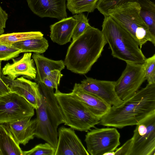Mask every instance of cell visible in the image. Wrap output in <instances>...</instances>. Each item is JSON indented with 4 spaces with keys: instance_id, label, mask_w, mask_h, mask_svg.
Here are the masks:
<instances>
[{
    "instance_id": "1",
    "label": "cell",
    "mask_w": 155,
    "mask_h": 155,
    "mask_svg": "<svg viewBox=\"0 0 155 155\" xmlns=\"http://www.w3.org/2000/svg\"><path fill=\"white\" fill-rule=\"evenodd\" d=\"M155 113V84H147L117 106H111L102 117L99 124L122 128L136 125Z\"/></svg>"
},
{
    "instance_id": "2",
    "label": "cell",
    "mask_w": 155,
    "mask_h": 155,
    "mask_svg": "<svg viewBox=\"0 0 155 155\" xmlns=\"http://www.w3.org/2000/svg\"><path fill=\"white\" fill-rule=\"evenodd\" d=\"M107 43L101 31L90 26L69 46L64 61L65 66L73 73L87 74Z\"/></svg>"
},
{
    "instance_id": "3",
    "label": "cell",
    "mask_w": 155,
    "mask_h": 155,
    "mask_svg": "<svg viewBox=\"0 0 155 155\" xmlns=\"http://www.w3.org/2000/svg\"><path fill=\"white\" fill-rule=\"evenodd\" d=\"M41 94V103L36 110L35 136L50 143L55 149L58 140V126L64 124L63 115L53 89L42 83H38Z\"/></svg>"
},
{
    "instance_id": "4",
    "label": "cell",
    "mask_w": 155,
    "mask_h": 155,
    "mask_svg": "<svg viewBox=\"0 0 155 155\" xmlns=\"http://www.w3.org/2000/svg\"><path fill=\"white\" fill-rule=\"evenodd\" d=\"M101 31L115 58L126 62L142 64L146 58L133 37L110 16L104 17Z\"/></svg>"
},
{
    "instance_id": "5",
    "label": "cell",
    "mask_w": 155,
    "mask_h": 155,
    "mask_svg": "<svg viewBox=\"0 0 155 155\" xmlns=\"http://www.w3.org/2000/svg\"><path fill=\"white\" fill-rule=\"evenodd\" d=\"M140 7L136 1L123 4L109 11L110 16L125 29L134 39L141 48L147 41L155 45V36L140 15Z\"/></svg>"
},
{
    "instance_id": "6",
    "label": "cell",
    "mask_w": 155,
    "mask_h": 155,
    "mask_svg": "<svg viewBox=\"0 0 155 155\" xmlns=\"http://www.w3.org/2000/svg\"><path fill=\"white\" fill-rule=\"evenodd\" d=\"M54 94L62 113L65 125L74 130L86 132L99 124L101 119L71 93H62L58 89Z\"/></svg>"
},
{
    "instance_id": "7",
    "label": "cell",
    "mask_w": 155,
    "mask_h": 155,
    "mask_svg": "<svg viewBox=\"0 0 155 155\" xmlns=\"http://www.w3.org/2000/svg\"><path fill=\"white\" fill-rule=\"evenodd\" d=\"M34 108L24 98L12 92L0 96V124L32 117Z\"/></svg>"
},
{
    "instance_id": "8",
    "label": "cell",
    "mask_w": 155,
    "mask_h": 155,
    "mask_svg": "<svg viewBox=\"0 0 155 155\" xmlns=\"http://www.w3.org/2000/svg\"><path fill=\"white\" fill-rule=\"evenodd\" d=\"M120 135L114 128H96L88 132L84 141L91 155H105L115 151L120 145Z\"/></svg>"
},
{
    "instance_id": "9",
    "label": "cell",
    "mask_w": 155,
    "mask_h": 155,
    "mask_svg": "<svg viewBox=\"0 0 155 155\" xmlns=\"http://www.w3.org/2000/svg\"><path fill=\"white\" fill-rule=\"evenodd\" d=\"M136 125L130 155H155V113Z\"/></svg>"
},
{
    "instance_id": "10",
    "label": "cell",
    "mask_w": 155,
    "mask_h": 155,
    "mask_svg": "<svg viewBox=\"0 0 155 155\" xmlns=\"http://www.w3.org/2000/svg\"><path fill=\"white\" fill-rule=\"evenodd\" d=\"M126 64L121 75L115 81L116 92L122 101L132 96L146 80L143 63L126 62Z\"/></svg>"
},
{
    "instance_id": "11",
    "label": "cell",
    "mask_w": 155,
    "mask_h": 155,
    "mask_svg": "<svg viewBox=\"0 0 155 155\" xmlns=\"http://www.w3.org/2000/svg\"><path fill=\"white\" fill-rule=\"evenodd\" d=\"M115 82L87 77L79 84L85 91L97 96L111 106H117L123 101L119 98L116 94Z\"/></svg>"
},
{
    "instance_id": "12",
    "label": "cell",
    "mask_w": 155,
    "mask_h": 155,
    "mask_svg": "<svg viewBox=\"0 0 155 155\" xmlns=\"http://www.w3.org/2000/svg\"><path fill=\"white\" fill-rule=\"evenodd\" d=\"M1 78L11 92L24 98L35 109L39 107L41 103V94L38 83L24 77L12 80L2 74Z\"/></svg>"
},
{
    "instance_id": "13",
    "label": "cell",
    "mask_w": 155,
    "mask_h": 155,
    "mask_svg": "<svg viewBox=\"0 0 155 155\" xmlns=\"http://www.w3.org/2000/svg\"><path fill=\"white\" fill-rule=\"evenodd\" d=\"M73 129L61 127L54 155H89Z\"/></svg>"
},
{
    "instance_id": "14",
    "label": "cell",
    "mask_w": 155,
    "mask_h": 155,
    "mask_svg": "<svg viewBox=\"0 0 155 155\" xmlns=\"http://www.w3.org/2000/svg\"><path fill=\"white\" fill-rule=\"evenodd\" d=\"M31 52H25L19 58H12V63H7L2 69V74L7 75L12 80L21 75L29 79H35L37 70L34 61L31 58Z\"/></svg>"
},
{
    "instance_id": "15",
    "label": "cell",
    "mask_w": 155,
    "mask_h": 155,
    "mask_svg": "<svg viewBox=\"0 0 155 155\" xmlns=\"http://www.w3.org/2000/svg\"><path fill=\"white\" fill-rule=\"evenodd\" d=\"M30 10L42 18L61 19L67 16L66 0H26Z\"/></svg>"
},
{
    "instance_id": "16",
    "label": "cell",
    "mask_w": 155,
    "mask_h": 155,
    "mask_svg": "<svg viewBox=\"0 0 155 155\" xmlns=\"http://www.w3.org/2000/svg\"><path fill=\"white\" fill-rule=\"evenodd\" d=\"M71 93L100 119L108 112L111 106L97 96L83 90L79 83L75 84Z\"/></svg>"
},
{
    "instance_id": "17",
    "label": "cell",
    "mask_w": 155,
    "mask_h": 155,
    "mask_svg": "<svg viewBox=\"0 0 155 155\" xmlns=\"http://www.w3.org/2000/svg\"><path fill=\"white\" fill-rule=\"evenodd\" d=\"M27 117L15 122L5 123L14 137L20 144L25 145L35 136L36 118L31 120Z\"/></svg>"
},
{
    "instance_id": "18",
    "label": "cell",
    "mask_w": 155,
    "mask_h": 155,
    "mask_svg": "<svg viewBox=\"0 0 155 155\" xmlns=\"http://www.w3.org/2000/svg\"><path fill=\"white\" fill-rule=\"evenodd\" d=\"M76 24L72 17H66L50 26V37L54 42L63 45L71 41Z\"/></svg>"
},
{
    "instance_id": "19",
    "label": "cell",
    "mask_w": 155,
    "mask_h": 155,
    "mask_svg": "<svg viewBox=\"0 0 155 155\" xmlns=\"http://www.w3.org/2000/svg\"><path fill=\"white\" fill-rule=\"evenodd\" d=\"M32 57L36 67L37 74L35 80L38 83H42L51 71L57 70L61 71L65 68L64 61L62 60H52L35 53Z\"/></svg>"
},
{
    "instance_id": "20",
    "label": "cell",
    "mask_w": 155,
    "mask_h": 155,
    "mask_svg": "<svg viewBox=\"0 0 155 155\" xmlns=\"http://www.w3.org/2000/svg\"><path fill=\"white\" fill-rule=\"evenodd\" d=\"M19 144L6 124H0V155H23Z\"/></svg>"
},
{
    "instance_id": "21",
    "label": "cell",
    "mask_w": 155,
    "mask_h": 155,
    "mask_svg": "<svg viewBox=\"0 0 155 155\" xmlns=\"http://www.w3.org/2000/svg\"><path fill=\"white\" fill-rule=\"evenodd\" d=\"M12 45L21 50L22 53L33 52L40 54L46 51L49 45L47 40L43 36L17 42Z\"/></svg>"
},
{
    "instance_id": "22",
    "label": "cell",
    "mask_w": 155,
    "mask_h": 155,
    "mask_svg": "<svg viewBox=\"0 0 155 155\" xmlns=\"http://www.w3.org/2000/svg\"><path fill=\"white\" fill-rule=\"evenodd\" d=\"M140 7V15L155 36V5L150 0H135Z\"/></svg>"
},
{
    "instance_id": "23",
    "label": "cell",
    "mask_w": 155,
    "mask_h": 155,
    "mask_svg": "<svg viewBox=\"0 0 155 155\" xmlns=\"http://www.w3.org/2000/svg\"><path fill=\"white\" fill-rule=\"evenodd\" d=\"M43 36V34L39 31L3 34L0 35V44L12 45L17 42L28 39L40 38Z\"/></svg>"
},
{
    "instance_id": "24",
    "label": "cell",
    "mask_w": 155,
    "mask_h": 155,
    "mask_svg": "<svg viewBox=\"0 0 155 155\" xmlns=\"http://www.w3.org/2000/svg\"><path fill=\"white\" fill-rule=\"evenodd\" d=\"M99 0H67V7L73 14L93 12Z\"/></svg>"
},
{
    "instance_id": "25",
    "label": "cell",
    "mask_w": 155,
    "mask_h": 155,
    "mask_svg": "<svg viewBox=\"0 0 155 155\" xmlns=\"http://www.w3.org/2000/svg\"><path fill=\"white\" fill-rule=\"evenodd\" d=\"M73 18L76 20V24L71 38L72 41L81 35L90 26L89 20L83 13L74 15Z\"/></svg>"
},
{
    "instance_id": "26",
    "label": "cell",
    "mask_w": 155,
    "mask_h": 155,
    "mask_svg": "<svg viewBox=\"0 0 155 155\" xmlns=\"http://www.w3.org/2000/svg\"><path fill=\"white\" fill-rule=\"evenodd\" d=\"M55 150L47 142L38 144L29 150L23 151V155H54Z\"/></svg>"
},
{
    "instance_id": "27",
    "label": "cell",
    "mask_w": 155,
    "mask_h": 155,
    "mask_svg": "<svg viewBox=\"0 0 155 155\" xmlns=\"http://www.w3.org/2000/svg\"><path fill=\"white\" fill-rule=\"evenodd\" d=\"M145 78L149 84H155V54L146 59L143 63Z\"/></svg>"
},
{
    "instance_id": "28",
    "label": "cell",
    "mask_w": 155,
    "mask_h": 155,
    "mask_svg": "<svg viewBox=\"0 0 155 155\" xmlns=\"http://www.w3.org/2000/svg\"><path fill=\"white\" fill-rule=\"evenodd\" d=\"M21 51L12 45L0 44V61H8L18 57Z\"/></svg>"
},
{
    "instance_id": "29",
    "label": "cell",
    "mask_w": 155,
    "mask_h": 155,
    "mask_svg": "<svg viewBox=\"0 0 155 155\" xmlns=\"http://www.w3.org/2000/svg\"><path fill=\"white\" fill-rule=\"evenodd\" d=\"M62 76L61 71L57 70H53L44 79L42 83L49 88L57 90Z\"/></svg>"
},
{
    "instance_id": "30",
    "label": "cell",
    "mask_w": 155,
    "mask_h": 155,
    "mask_svg": "<svg viewBox=\"0 0 155 155\" xmlns=\"http://www.w3.org/2000/svg\"><path fill=\"white\" fill-rule=\"evenodd\" d=\"M132 146V138L127 140L122 146L117 148L114 155H130Z\"/></svg>"
},
{
    "instance_id": "31",
    "label": "cell",
    "mask_w": 155,
    "mask_h": 155,
    "mask_svg": "<svg viewBox=\"0 0 155 155\" xmlns=\"http://www.w3.org/2000/svg\"><path fill=\"white\" fill-rule=\"evenodd\" d=\"M8 19V14L0 6V27L5 28L6 23Z\"/></svg>"
},
{
    "instance_id": "32",
    "label": "cell",
    "mask_w": 155,
    "mask_h": 155,
    "mask_svg": "<svg viewBox=\"0 0 155 155\" xmlns=\"http://www.w3.org/2000/svg\"><path fill=\"white\" fill-rule=\"evenodd\" d=\"M11 92L7 85L2 80L0 76V96Z\"/></svg>"
},
{
    "instance_id": "33",
    "label": "cell",
    "mask_w": 155,
    "mask_h": 155,
    "mask_svg": "<svg viewBox=\"0 0 155 155\" xmlns=\"http://www.w3.org/2000/svg\"><path fill=\"white\" fill-rule=\"evenodd\" d=\"M4 31V28L0 27V35L3 34Z\"/></svg>"
}]
</instances>
